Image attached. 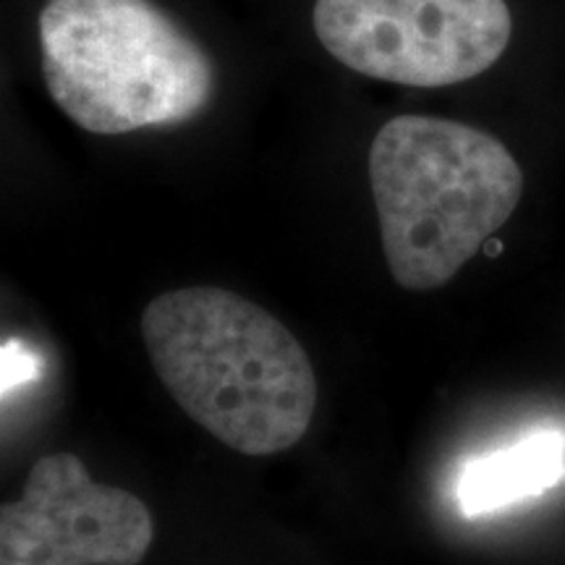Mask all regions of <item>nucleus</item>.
<instances>
[{
    "mask_svg": "<svg viewBox=\"0 0 565 565\" xmlns=\"http://www.w3.org/2000/svg\"><path fill=\"white\" fill-rule=\"evenodd\" d=\"M141 338L171 398L231 450L275 456L303 440L317 374L267 309L225 288H175L147 303Z\"/></svg>",
    "mask_w": 565,
    "mask_h": 565,
    "instance_id": "1",
    "label": "nucleus"
},
{
    "mask_svg": "<svg viewBox=\"0 0 565 565\" xmlns=\"http://www.w3.org/2000/svg\"><path fill=\"white\" fill-rule=\"evenodd\" d=\"M315 32L370 79L448 87L500 61L513 17L505 0H317Z\"/></svg>",
    "mask_w": 565,
    "mask_h": 565,
    "instance_id": "4",
    "label": "nucleus"
},
{
    "mask_svg": "<svg viewBox=\"0 0 565 565\" xmlns=\"http://www.w3.org/2000/svg\"><path fill=\"white\" fill-rule=\"evenodd\" d=\"M561 479H565V435L534 429L505 448L471 458L458 477L456 498L466 515H484L536 498Z\"/></svg>",
    "mask_w": 565,
    "mask_h": 565,
    "instance_id": "6",
    "label": "nucleus"
},
{
    "mask_svg": "<svg viewBox=\"0 0 565 565\" xmlns=\"http://www.w3.org/2000/svg\"><path fill=\"white\" fill-rule=\"evenodd\" d=\"M38 32L45 87L84 131L179 126L215 95L207 51L154 0H47Z\"/></svg>",
    "mask_w": 565,
    "mask_h": 565,
    "instance_id": "3",
    "label": "nucleus"
},
{
    "mask_svg": "<svg viewBox=\"0 0 565 565\" xmlns=\"http://www.w3.org/2000/svg\"><path fill=\"white\" fill-rule=\"evenodd\" d=\"M152 542L150 508L95 482L74 454L40 458L21 498L0 508V565H139Z\"/></svg>",
    "mask_w": 565,
    "mask_h": 565,
    "instance_id": "5",
    "label": "nucleus"
},
{
    "mask_svg": "<svg viewBox=\"0 0 565 565\" xmlns=\"http://www.w3.org/2000/svg\"><path fill=\"white\" fill-rule=\"evenodd\" d=\"M366 168L387 270L406 291L456 278L524 194V173L503 141L448 118H391Z\"/></svg>",
    "mask_w": 565,
    "mask_h": 565,
    "instance_id": "2",
    "label": "nucleus"
}]
</instances>
